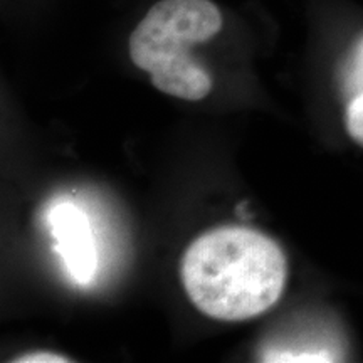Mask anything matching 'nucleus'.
<instances>
[{
    "label": "nucleus",
    "instance_id": "nucleus-1",
    "mask_svg": "<svg viewBox=\"0 0 363 363\" xmlns=\"http://www.w3.org/2000/svg\"><path fill=\"white\" fill-rule=\"evenodd\" d=\"M286 257L274 240L247 227H220L195 239L182 259L185 291L203 315L254 318L284 289Z\"/></svg>",
    "mask_w": 363,
    "mask_h": 363
},
{
    "label": "nucleus",
    "instance_id": "nucleus-2",
    "mask_svg": "<svg viewBox=\"0 0 363 363\" xmlns=\"http://www.w3.org/2000/svg\"><path fill=\"white\" fill-rule=\"evenodd\" d=\"M220 29L222 13L211 0H160L131 33L130 57L136 67L150 72L158 91L199 101L212 91V78L189 49Z\"/></svg>",
    "mask_w": 363,
    "mask_h": 363
},
{
    "label": "nucleus",
    "instance_id": "nucleus-3",
    "mask_svg": "<svg viewBox=\"0 0 363 363\" xmlns=\"http://www.w3.org/2000/svg\"><path fill=\"white\" fill-rule=\"evenodd\" d=\"M48 219L57 251L72 278L79 284L91 283L98 269V252L88 216L72 203H57Z\"/></svg>",
    "mask_w": 363,
    "mask_h": 363
},
{
    "label": "nucleus",
    "instance_id": "nucleus-4",
    "mask_svg": "<svg viewBox=\"0 0 363 363\" xmlns=\"http://www.w3.org/2000/svg\"><path fill=\"white\" fill-rule=\"evenodd\" d=\"M347 130L363 147V91H358L347 108Z\"/></svg>",
    "mask_w": 363,
    "mask_h": 363
},
{
    "label": "nucleus",
    "instance_id": "nucleus-5",
    "mask_svg": "<svg viewBox=\"0 0 363 363\" xmlns=\"http://www.w3.org/2000/svg\"><path fill=\"white\" fill-rule=\"evenodd\" d=\"M13 362L19 363H65L69 362L66 357L57 355V353H49V352H35L29 353V355H22L16 358Z\"/></svg>",
    "mask_w": 363,
    "mask_h": 363
},
{
    "label": "nucleus",
    "instance_id": "nucleus-6",
    "mask_svg": "<svg viewBox=\"0 0 363 363\" xmlns=\"http://www.w3.org/2000/svg\"><path fill=\"white\" fill-rule=\"evenodd\" d=\"M352 79L355 81V84L363 91V38L360 39V43L357 44L355 52H353V59H352V72H350Z\"/></svg>",
    "mask_w": 363,
    "mask_h": 363
}]
</instances>
